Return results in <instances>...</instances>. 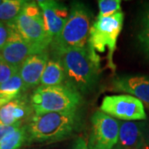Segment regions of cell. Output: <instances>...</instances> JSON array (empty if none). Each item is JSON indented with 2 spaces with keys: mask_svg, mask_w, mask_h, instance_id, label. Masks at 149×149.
Wrapping results in <instances>:
<instances>
[{
  "mask_svg": "<svg viewBox=\"0 0 149 149\" xmlns=\"http://www.w3.org/2000/svg\"><path fill=\"white\" fill-rule=\"evenodd\" d=\"M91 13L87 6L80 2H74L62 31L51 43L52 53L86 47L91 30Z\"/></svg>",
  "mask_w": 149,
  "mask_h": 149,
  "instance_id": "obj_3",
  "label": "cell"
},
{
  "mask_svg": "<svg viewBox=\"0 0 149 149\" xmlns=\"http://www.w3.org/2000/svg\"><path fill=\"white\" fill-rule=\"evenodd\" d=\"M61 61L65 84L81 94L94 90L100 76V56L88 46L52 53Z\"/></svg>",
  "mask_w": 149,
  "mask_h": 149,
  "instance_id": "obj_1",
  "label": "cell"
},
{
  "mask_svg": "<svg viewBox=\"0 0 149 149\" xmlns=\"http://www.w3.org/2000/svg\"><path fill=\"white\" fill-rule=\"evenodd\" d=\"M145 149H149V128H148V131L146 133V146Z\"/></svg>",
  "mask_w": 149,
  "mask_h": 149,
  "instance_id": "obj_25",
  "label": "cell"
},
{
  "mask_svg": "<svg viewBox=\"0 0 149 149\" xmlns=\"http://www.w3.org/2000/svg\"><path fill=\"white\" fill-rule=\"evenodd\" d=\"M120 122L102 111H96L91 118L90 149H112L118 143Z\"/></svg>",
  "mask_w": 149,
  "mask_h": 149,
  "instance_id": "obj_6",
  "label": "cell"
},
{
  "mask_svg": "<svg viewBox=\"0 0 149 149\" xmlns=\"http://www.w3.org/2000/svg\"><path fill=\"white\" fill-rule=\"evenodd\" d=\"M115 91L124 92L149 105V76L141 74L118 76L112 82Z\"/></svg>",
  "mask_w": 149,
  "mask_h": 149,
  "instance_id": "obj_12",
  "label": "cell"
},
{
  "mask_svg": "<svg viewBox=\"0 0 149 149\" xmlns=\"http://www.w3.org/2000/svg\"><path fill=\"white\" fill-rule=\"evenodd\" d=\"M139 40L146 52L149 55V8L145 11L141 22Z\"/></svg>",
  "mask_w": 149,
  "mask_h": 149,
  "instance_id": "obj_20",
  "label": "cell"
},
{
  "mask_svg": "<svg viewBox=\"0 0 149 149\" xmlns=\"http://www.w3.org/2000/svg\"><path fill=\"white\" fill-rule=\"evenodd\" d=\"M37 3L42 13L47 32L52 42L61 32L68 19V8L62 3L53 0H40Z\"/></svg>",
  "mask_w": 149,
  "mask_h": 149,
  "instance_id": "obj_10",
  "label": "cell"
},
{
  "mask_svg": "<svg viewBox=\"0 0 149 149\" xmlns=\"http://www.w3.org/2000/svg\"><path fill=\"white\" fill-rule=\"evenodd\" d=\"M26 1L4 0L0 5V22L7 25H13L21 13Z\"/></svg>",
  "mask_w": 149,
  "mask_h": 149,
  "instance_id": "obj_17",
  "label": "cell"
},
{
  "mask_svg": "<svg viewBox=\"0 0 149 149\" xmlns=\"http://www.w3.org/2000/svg\"><path fill=\"white\" fill-rule=\"evenodd\" d=\"M11 27L0 22V52L5 47L10 35Z\"/></svg>",
  "mask_w": 149,
  "mask_h": 149,
  "instance_id": "obj_22",
  "label": "cell"
},
{
  "mask_svg": "<svg viewBox=\"0 0 149 149\" xmlns=\"http://www.w3.org/2000/svg\"><path fill=\"white\" fill-rule=\"evenodd\" d=\"M70 149H90L89 148V146L88 143H86L85 139L83 138H78L74 142V143L72 145L71 148Z\"/></svg>",
  "mask_w": 149,
  "mask_h": 149,
  "instance_id": "obj_24",
  "label": "cell"
},
{
  "mask_svg": "<svg viewBox=\"0 0 149 149\" xmlns=\"http://www.w3.org/2000/svg\"><path fill=\"white\" fill-rule=\"evenodd\" d=\"M26 41L47 49L52 40L48 36L42 15L30 16L21 11L13 25Z\"/></svg>",
  "mask_w": 149,
  "mask_h": 149,
  "instance_id": "obj_9",
  "label": "cell"
},
{
  "mask_svg": "<svg viewBox=\"0 0 149 149\" xmlns=\"http://www.w3.org/2000/svg\"><path fill=\"white\" fill-rule=\"evenodd\" d=\"M10 27L8 40L5 47L0 52V57L7 63L19 68L29 56L47 51L46 48L26 41L14 27Z\"/></svg>",
  "mask_w": 149,
  "mask_h": 149,
  "instance_id": "obj_8",
  "label": "cell"
},
{
  "mask_svg": "<svg viewBox=\"0 0 149 149\" xmlns=\"http://www.w3.org/2000/svg\"><path fill=\"white\" fill-rule=\"evenodd\" d=\"M49 61L47 51L32 55L22 64L18 73L24 85V90L36 87L40 84L45 67Z\"/></svg>",
  "mask_w": 149,
  "mask_h": 149,
  "instance_id": "obj_13",
  "label": "cell"
},
{
  "mask_svg": "<svg viewBox=\"0 0 149 149\" xmlns=\"http://www.w3.org/2000/svg\"><path fill=\"white\" fill-rule=\"evenodd\" d=\"M112 149H122V148H119V147H118V146H115L114 148H113Z\"/></svg>",
  "mask_w": 149,
  "mask_h": 149,
  "instance_id": "obj_26",
  "label": "cell"
},
{
  "mask_svg": "<svg viewBox=\"0 0 149 149\" xmlns=\"http://www.w3.org/2000/svg\"><path fill=\"white\" fill-rule=\"evenodd\" d=\"M22 91H25L24 85L19 73H17L10 80L0 85V108L17 99Z\"/></svg>",
  "mask_w": 149,
  "mask_h": 149,
  "instance_id": "obj_16",
  "label": "cell"
},
{
  "mask_svg": "<svg viewBox=\"0 0 149 149\" xmlns=\"http://www.w3.org/2000/svg\"><path fill=\"white\" fill-rule=\"evenodd\" d=\"M27 140V125H22L0 141V149H19Z\"/></svg>",
  "mask_w": 149,
  "mask_h": 149,
  "instance_id": "obj_18",
  "label": "cell"
},
{
  "mask_svg": "<svg viewBox=\"0 0 149 149\" xmlns=\"http://www.w3.org/2000/svg\"><path fill=\"white\" fill-rule=\"evenodd\" d=\"M30 112L26 103L15 99L0 108V122L5 125H13L22 121Z\"/></svg>",
  "mask_w": 149,
  "mask_h": 149,
  "instance_id": "obj_14",
  "label": "cell"
},
{
  "mask_svg": "<svg viewBox=\"0 0 149 149\" xmlns=\"http://www.w3.org/2000/svg\"><path fill=\"white\" fill-rule=\"evenodd\" d=\"M100 13L97 18L106 17L121 12V1L120 0H100L98 1Z\"/></svg>",
  "mask_w": 149,
  "mask_h": 149,
  "instance_id": "obj_19",
  "label": "cell"
},
{
  "mask_svg": "<svg viewBox=\"0 0 149 149\" xmlns=\"http://www.w3.org/2000/svg\"><path fill=\"white\" fill-rule=\"evenodd\" d=\"M65 70L61 61L57 57L49 59L43 71L40 84L43 86L62 85L65 82Z\"/></svg>",
  "mask_w": 149,
  "mask_h": 149,
  "instance_id": "obj_15",
  "label": "cell"
},
{
  "mask_svg": "<svg viewBox=\"0 0 149 149\" xmlns=\"http://www.w3.org/2000/svg\"><path fill=\"white\" fill-rule=\"evenodd\" d=\"M148 124L145 122H120L116 146L122 149H145Z\"/></svg>",
  "mask_w": 149,
  "mask_h": 149,
  "instance_id": "obj_11",
  "label": "cell"
},
{
  "mask_svg": "<svg viewBox=\"0 0 149 149\" xmlns=\"http://www.w3.org/2000/svg\"><path fill=\"white\" fill-rule=\"evenodd\" d=\"M22 126V121L17 122L13 125H5L3 123L0 122V141L5 137L7 134L14 131L17 128H20Z\"/></svg>",
  "mask_w": 149,
  "mask_h": 149,
  "instance_id": "obj_23",
  "label": "cell"
},
{
  "mask_svg": "<svg viewBox=\"0 0 149 149\" xmlns=\"http://www.w3.org/2000/svg\"><path fill=\"white\" fill-rule=\"evenodd\" d=\"M124 15L122 11L112 16L97 18L91 27L88 37V47L91 52L99 56V53L107 52L108 66L113 70L115 65L113 56L116 49V43L122 30Z\"/></svg>",
  "mask_w": 149,
  "mask_h": 149,
  "instance_id": "obj_5",
  "label": "cell"
},
{
  "mask_svg": "<svg viewBox=\"0 0 149 149\" xmlns=\"http://www.w3.org/2000/svg\"><path fill=\"white\" fill-rule=\"evenodd\" d=\"M19 68L7 63L0 57V85L10 80L11 78L18 73Z\"/></svg>",
  "mask_w": 149,
  "mask_h": 149,
  "instance_id": "obj_21",
  "label": "cell"
},
{
  "mask_svg": "<svg viewBox=\"0 0 149 149\" xmlns=\"http://www.w3.org/2000/svg\"><path fill=\"white\" fill-rule=\"evenodd\" d=\"M76 111L34 115L27 125L28 143H54L69 137L77 127Z\"/></svg>",
  "mask_w": 149,
  "mask_h": 149,
  "instance_id": "obj_2",
  "label": "cell"
},
{
  "mask_svg": "<svg viewBox=\"0 0 149 149\" xmlns=\"http://www.w3.org/2000/svg\"><path fill=\"white\" fill-rule=\"evenodd\" d=\"M3 3V1H2V0H0V5H1V3Z\"/></svg>",
  "mask_w": 149,
  "mask_h": 149,
  "instance_id": "obj_27",
  "label": "cell"
},
{
  "mask_svg": "<svg viewBox=\"0 0 149 149\" xmlns=\"http://www.w3.org/2000/svg\"><path fill=\"white\" fill-rule=\"evenodd\" d=\"M100 111L123 121L147 119L143 103L130 95L105 96L102 100Z\"/></svg>",
  "mask_w": 149,
  "mask_h": 149,
  "instance_id": "obj_7",
  "label": "cell"
},
{
  "mask_svg": "<svg viewBox=\"0 0 149 149\" xmlns=\"http://www.w3.org/2000/svg\"><path fill=\"white\" fill-rule=\"evenodd\" d=\"M81 102L80 93L65 84L54 86L40 85L31 97V105L35 115L76 111Z\"/></svg>",
  "mask_w": 149,
  "mask_h": 149,
  "instance_id": "obj_4",
  "label": "cell"
}]
</instances>
